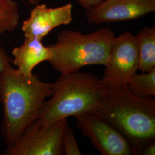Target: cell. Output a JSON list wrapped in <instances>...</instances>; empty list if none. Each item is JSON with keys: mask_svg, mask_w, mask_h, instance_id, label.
Here are the masks:
<instances>
[{"mask_svg": "<svg viewBox=\"0 0 155 155\" xmlns=\"http://www.w3.org/2000/svg\"><path fill=\"white\" fill-rule=\"evenodd\" d=\"M115 37L113 31L107 27L88 34L63 31L58 34L55 43L48 45L51 52L48 62L61 74L78 71L90 65L105 66Z\"/></svg>", "mask_w": 155, "mask_h": 155, "instance_id": "3", "label": "cell"}, {"mask_svg": "<svg viewBox=\"0 0 155 155\" xmlns=\"http://www.w3.org/2000/svg\"><path fill=\"white\" fill-rule=\"evenodd\" d=\"M127 89L135 96L147 99L155 96V68L149 72L134 74L129 79Z\"/></svg>", "mask_w": 155, "mask_h": 155, "instance_id": "12", "label": "cell"}, {"mask_svg": "<svg viewBox=\"0 0 155 155\" xmlns=\"http://www.w3.org/2000/svg\"><path fill=\"white\" fill-rule=\"evenodd\" d=\"M12 54V63L16 67L17 72L24 76L32 75L36 67L49 61L51 58L48 46H45L41 40L29 38H25L22 45L13 49Z\"/></svg>", "mask_w": 155, "mask_h": 155, "instance_id": "10", "label": "cell"}, {"mask_svg": "<svg viewBox=\"0 0 155 155\" xmlns=\"http://www.w3.org/2000/svg\"><path fill=\"white\" fill-rule=\"evenodd\" d=\"M67 124V119L50 124L37 119L2 155H64L63 134Z\"/></svg>", "mask_w": 155, "mask_h": 155, "instance_id": "5", "label": "cell"}, {"mask_svg": "<svg viewBox=\"0 0 155 155\" xmlns=\"http://www.w3.org/2000/svg\"><path fill=\"white\" fill-rule=\"evenodd\" d=\"M28 2L32 5H38L42 0H28Z\"/></svg>", "mask_w": 155, "mask_h": 155, "instance_id": "18", "label": "cell"}, {"mask_svg": "<svg viewBox=\"0 0 155 155\" xmlns=\"http://www.w3.org/2000/svg\"><path fill=\"white\" fill-rule=\"evenodd\" d=\"M12 62V58L7 54L0 41V71H1L8 65L11 64Z\"/></svg>", "mask_w": 155, "mask_h": 155, "instance_id": "15", "label": "cell"}, {"mask_svg": "<svg viewBox=\"0 0 155 155\" xmlns=\"http://www.w3.org/2000/svg\"><path fill=\"white\" fill-rule=\"evenodd\" d=\"M139 54L136 36L124 32L113 39L101 87L125 84L139 70Z\"/></svg>", "mask_w": 155, "mask_h": 155, "instance_id": "6", "label": "cell"}, {"mask_svg": "<svg viewBox=\"0 0 155 155\" xmlns=\"http://www.w3.org/2000/svg\"><path fill=\"white\" fill-rule=\"evenodd\" d=\"M100 79L93 74L79 71L61 74L54 83L53 94L45 101L38 119L50 124L69 117L94 113L102 90Z\"/></svg>", "mask_w": 155, "mask_h": 155, "instance_id": "4", "label": "cell"}, {"mask_svg": "<svg viewBox=\"0 0 155 155\" xmlns=\"http://www.w3.org/2000/svg\"><path fill=\"white\" fill-rule=\"evenodd\" d=\"M20 21L18 5L14 0H0V35L12 32Z\"/></svg>", "mask_w": 155, "mask_h": 155, "instance_id": "13", "label": "cell"}, {"mask_svg": "<svg viewBox=\"0 0 155 155\" xmlns=\"http://www.w3.org/2000/svg\"><path fill=\"white\" fill-rule=\"evenodd\" d=\"M136 38L139 47V70L149 72L155 68V27H144Z\"/></svg>", "mask_w": 155, "mask_h": 155, "instance_id": "11", "label": "cell"}, {"mask_svg": "<svg viewBox=\"0 0 155 155\" xmlns=\"http://www.w3.org/2000/svg\"><path fill=\"white\" fill-rule=\"evenodd\" d=\"M72 9L71 4L55 8H49L45 4L36 5L22 23L24 36L42 40L57 27L72 21Z\"/></svg>", "mask_w": 155, "mask_h": 155, "instance_id": "9", "label": "cell"}, {"mask_svg": "<svg viewBox=\"0 0 155 155\" xmlns=\"http://www.w3.org/2000/svg\"><path fill=\"white\" fill-rule=\"evenodd\" d=\"M155 11V0H101L89 8V24H100L139 18Z\"/></svg>", "mask_w": 155, "mask_h": 155, "instance_id": "8", "label": "cell"}, {"mask_svg": "<svg viewBox=\"0 0 155 155\" xmlns=\"http://www.w3.org/2000/svg\"><path fill=\"white\" fill-rule=\"evenodd\" d=\"M136 155H155V141L143 146L138 150Z\"/></svg>", "mask_w": 155, "mask_h": 155, "instance_id": "16", "label": "cell"}, {"mask_svg": "<svg viewBox=\"0 0 155 155\" xmlns=\"http://www.w3.org/2000/svg\"><path fill=\"white\" fill-rule=\"evenodd\" d=\"M54 90L32 74L24 76L11 64L0 71V102L3 118L1 133L7 147L13 144L26 129L38 119L46 98Z\"/></svg>", "mask_w": 155, "mask_h": 155, "instance_id": "1", "label": "cell"}, {"mask_svg": "<svg viewBox=\"0 0 155 155\" xmlns=\"http://www.w3.org/2000/svg\"><path fill=\"white\" fill-rule=\"evenodd\" d=\"M63 147L66 155H82L71 128L67 124L63 134Z\"/></svg>", "mask_w": 155, "mask_h": 155, "instance_id": "14", "label": "cell"}, {"mask_svg": "<svg viewBox=\"0 0 155 155\" xmlns=\"http://www.w3.org/2000/svg\"><path fill=\"white\" fill-rule=\"evenodd\" d=\"M77 127L102 155H132L134 150L125 137L94 113L75 116Z\"/></svg>", "mask_w": 155, "mask_h": 155, "instance_id": "7", "label": "cell"}, {"mask_svg": "<svg viewBox=\"0 0 155 155\" xmlns=\"http://www.w3.org/2000/svg\"><path fill=\"white\" fill-rule=\"evenodd\" d=\"M122 134L134 154L145 144L155 141V101L141 98L127 84L102 87L94 111Z\"/></svg>", "mask_w": 155, "mask_h": 155, "instance_id": "2", "label": "cell"}, {"mask_svg": "<svg viewBox=\"0 0 155 155\" xmlns=\"http://www.w3.org/2000/svg\"><path fill=\"white\" fill-rule=\"evenodd\" d=\"M80 5L86 10L97 4L101 0H77Z\"/></svg>", "mask_w": 155, "mask_h": 155, "instance_id": "17", "label": "cell"}]
</instances>
